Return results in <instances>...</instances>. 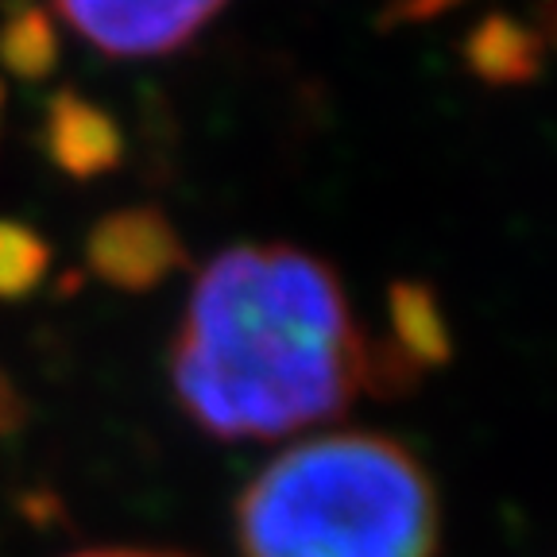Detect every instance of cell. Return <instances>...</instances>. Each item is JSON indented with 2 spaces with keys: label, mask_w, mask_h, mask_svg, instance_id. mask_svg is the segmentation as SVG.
I'll return each instance as SVG.
<instances>
[{
  "label": "cell",
  "mask_w": 557,
  "mask_h": 557,
  "mask_svg": "<svg viewBox=\"0 0 557 557\" xmlns=\"http://www.w3.org/2000/svg\"><path fill=\"white\" fill-rule=\"evenodd\" d=\"M364 337L337 275L290 244H240L194 283L171 348L186 414L213 437H287L348 410Z\"/></svg>",
  "instance_id": "cell-1"
},
{
  "label": "cell",
  "mask_w": 557,
  "mask_h": 557,
  "mask_svg": "<svg viewBox=\"0 0 557 557\" xmlns=\"http://www.w3.org/2000/svg\"><path fill=\"white\" fill-rule=\"evenodd\" d=\"M236 539L244 557H434L437 496L403 445L325 434L244 487Z\"/></svg>",
  "instance_id": "cell-2"
},
{
  "label": "cell",
  "mask_w": 557,
  "mask_h": 557,
  "mask_svg": "<svg viewBox=\"0 0 557 557\" xmlns=\"http://www.w3.org/2000/svg\"><path fill=\"white\" fill-rule=\"evenodd\" d=\"M82 39L113 59H156L186 47L225 0H54Z\"/></svg>",
  "instance_id": "cell-3"
},
{
  "label": "cell",
  "mask_w": 557,
  "mask_h": 557,
  "mask_svg": "<svg viewBox=\"0 0 557 557\" xmlns=\"http://www.w3.org/2000/svg\"><path fill=\"white\" fill-rule=\"evenodd\" d=\"M86 260L101 283L116 290H151L186 263V248L171 221L148 206L116 209L89 233Z\"/></svg>",
  "instance_id": "cell-4"
},
{
  "label": "cell",
  "mask_w": 557,
  "mask_h": 557,
  "mask_svg": "<svg viewBox=\"0 0 557 557\" xmlns=\"http://www.w3.org/2000/svg\"><path fill=\"white\" fill-rule=\"evenodd\" d=\"M39 139L47 159L70 178H97L124 156V136L113 116L74 89H62L47 101Z\"/></svg>",
  "instance_id": "cell-5"
},
{
  "label": "cell",
  "mask_w": 557,
  "mask_h": 557,
  "mask_svg": "<svg viewBox=\"0 0 557 557\" xmlns=\"http://www.w3.org/2000/svg\"><path fill=\"white\" fill-rule=\"evenodd\" d=\"M542 35L515 16H484L465 35V66L487 86H527L542 70Z\"/></svg>",
  "instance_id": "cell-6"
},
{
  "label": "cell",
  "mask_w": 557,
  "mask_h": 557,
  "mask_svg": "<svg viewBox=\"0 0 557 557\" xmlns=\"http://www.w3.org/2000/svg\"><path fill=\"white\" fill-rule=\"evenodd\" d=\"M387 313H392V337L387 341L407 364L426 372V368H437L449 360L453 337L434 290L422 287V283H410V278H399L387 290Z\"/></svg>",
  "instance_id": "cell-7"
},
{
  "label": "cell",
  "mask_w": 557,
  "mask_h": 557,
  "mask_svg": "<svg viewBox=\"0 0 557 557\" xmlns=\"http://www.w3.org/2000/svg\"><path fill=\"white\" fill-rule=\"evenodd\" d=\"M0 62L24 82H39L54 70V62H59V32H54V20L39 4H32V0L9 4V12L0 20Z\"/></svg>",
  "instance_id": "cell-8"
},
{
  "label": "cell",
  "mask_w": 557,
  "mask_h": 557,
  "mask_svg": "<svg viewBox=\"0 0 557 557\" xmlns=\"http://www.w3.org/2000/svg\"><path fill=\"white\" fill-rule=\"evenodd\" d=\"M51 248L20 221H0V298H24L44 283Z\"/></svg>",
  "instance_id": "cell-9"
},
{
  "label": "cell",
  "mask_w": 557,
  "mask_h": 557,
  "mask_svg": "<svg viewBox=\"0 0 557 557\" xmlns=\"http://www.w3.org/2000/svg\"><path fill=\"white\" fill-rule=\"evenodd\" d=\"M457 4H465V0H392L383 24H426V20L442 16Z\"/></svg>",
  "instance_id": "cell-10"
},
{
  "label": "cell",
  "mask_w": 557,
  "mask_h": 557,
  "mask_svg": "<svg viewBox=\"0 0 557 557\" xmlns=\"http://www.w3.org/2000/svg\"><path fill=\"white\" fill-rule=\"evenodd\" d=\"M74 557H183V554H163V549H86Z\"/></svg>",
  "instance_id": "cell-11"
},
{
  "label": "cell",
  "mask_w": 557,
  "mask_h": 557,
  "mask_svg": "<svg viewBox=\"0 0 557 557\" xmlns=\"http://www.w3.org/2000/svg\"><path fill=\"white\" fill-rule=\"evenodd\" d=\"M4 410H12V399L4 395V383H0V426H4Z\"/></svg>",
  "instance_id": "cell-12"
},
{
  "label": "cell",
  "mask_w": 557,
  "mask_h": 557,
  "mask_svg": "<svg viewBox=\"0 0 557 557\" xmlns=\"http://www.w3.org/2000/svg\"><path fill=\"white\" fill-rule=\"evenodd\" d=\"M0 109H4V86H0Z\"/></svg>",
  "instance_id": "cell-13"
}]
</instances>
